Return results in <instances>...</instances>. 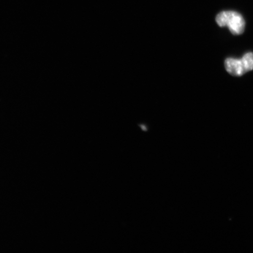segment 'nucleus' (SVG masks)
Instances as JSON below:
<instances>
[{"label":"nucleus","mask_w":253,"mask_h":253,"mask_svg":"<svg viewBox=\"0 0 253 253\" xmlns=\"http://www.w3.org/2000/svg\"><path fill=\"white\" fill-rule=\"evenodd\" d=\"M216 20L220 27L227 26L234 35L242 34L245 31L244 18L238 12L233 11L221 12L217 15Z\"/></svg>","instance_id":"1"},{"label":"nucleus","mask_w":253,"mask_h":253,"mask_svg":"<svg viewBox=\"0 0 253 253\" xmlns=\"http://www.w3.org/2000/svg\"><path fill=\"white\" fill-rule=\"evenodd\" d=\"M225 68L230 74L237 77L242 76L249 72L243 58H227L225 61Z\"/></svg>","instance_id":"2"},{"label":"nucleus","mask_w":253,"mask_h":253,"mask_svg":"<svg viewBox=\"0 0 253 253\" xmlns=\"http://www.w3.org/2000/svg\"><path fill=\"white\" fill-rule=\"evenodd\" d=\"M243 59L244 60L247 69L248 71L253 70V53L249 52L243 56Z\"/></svg>","instance_id":"3"}]
</instances>
